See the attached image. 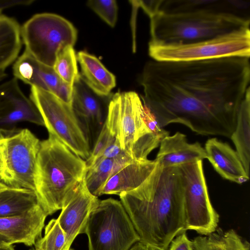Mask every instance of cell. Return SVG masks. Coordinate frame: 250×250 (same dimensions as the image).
I'll return each instance as SVG.
<instances>
[{"label":"cell","mask_w":250,"mask_h":250,"mask_svg":"<svg viewBox=\"0 0 250 250\" xmlns=\"http://www.w3.org/2000/svg\"><path fill=\"white\" fill-rule=\"evenodd\" d=\"M29 250H35V249L34 248H32V249H30Z\"/></svg>","instance_id":"40"},{"label":"cell","mask_w":250,"mask_h":250,"mask_svg":"<svg viewBox=\"0 0 250 250\" xmlns=\"http://www.w3.org/2000/svg\"><path fill=\"white\" fill-rule=\"evenodd\" d=\"M203 8L174 13L159 11L150 16L148 44H190L250 28L249 19Z\"/></svg>","instance_id":"4"},{"label":"cell","mask_w":250,"mask_h":250,"mask_svg":"<svg viewBox=\"0 0 250 250\" xmlns=\"http://www.w3.org/2000/svg\"><path fill=\"white\" fill-rule=\"evenodd\" d=\"M84 233L89 250H128L140 237L121 201L100 200L91 212Z\"/></svg>","instance_id":"7"},{"label":"cell","mask_w":250,"mask_h":250,"mask_svg":"<svg viewBox=\"0 0 250 250\" xmlns=\"http://www.w3.org/2000/svg\"><path fill=\"white\" fill-rule=\"evenodd\" d=\"M105 122L121 149L136 161L147 160L162 141L147 126L143 102L134 91L113 94Z\"/></svg>","instance_id":"5"},{"label":"cell","mask_w":250,"mask_h":250,"mask_svg":"<svg viewBox=\"0 0 250 250\" xmlns=\"http://www.w3.org/2000/svg\"><path fill=\"white\" fill-rule=\"evenodd\" d=\"M207 159L205 148L198 142L188 143L185 134L177 132L162 140L155 160L163 167L180 166Z\"/></svg>","instance_id":"15"},{"label":"cell","mask_w":250,"mask_h":250,"mask_svg":"<svg viewBox=\"0 0 250 250\" xmlns=\"http://www.w3.org/2000/svg\"><path fill=\"white\" fill-rule=\"evenodd\" d=\"M193 250H250V243L235 230L221 229L209 234L198 236L192 240Z\"/></svg>","instance_id":"22"},{"label":"cell","mask_w":250,"mask_h":250,"mask_svg":"<svg viewBox=\"0 0 250 250\" xmlns=\"http://www.w3.org/2000/svg\"><path fill=\"white\" fill-rule=\"evenodd\" d=\"M168 250H193V243L184 232L177 235L171 241Z\"/></svg>","instance_id":"32"},{"label":"cell","mask_w":250,"mask_h":250,"mask_svg":"<svg viewBox=\"0 0 250 250\" xmlns=\"http://www.w3.org/2000/svg\"><path fill=\"white\" fill-rule=\"evenodd\" d=\"M8 186L0 181V191L9 188Z\"/></svg>","instance_id":"38"},{"label":"cell","mask_w":250,"mask_h":250,"mask_svg":"<svg viewBox=\"0 0 250 250\" xmlns=\"http://www.w3.org/2000/svg\"><path fill=\"white\" fill-rule=\"evenodd\" d=\"M0 250H15L12 245L6 247L0 248Z\"/></svg>","instance_id":"37"},{"label":"cell","mask_w":250,"mask_h":250,"mask_svg":"<svg viewBox=\"0 0 250 250\" xmlns=\"http://www.w3.org/2000/svg\"><path fill=\"white\" fill-rule=\"evenodd\" d=\"M69 250H73V249H69Z\"/></svg>","instance_id":"42"},{"label":"cell","mask_w":250,"mask_h":250,"mask_svg":"<svg viewBox=\"0 0 250 250\" xmlns=\"http://www.w3.org/2000/svg\"><path fill=\"white\" fill-rule=\"evenodd\" d=\"M3 15L2 13H0V19L2 17Z\"/></svg>","instance_id":"39"},{"label":"cell","mask_w":250,"mask_h":250,"mask_svg":"<svg viewBox=\"0 0 250 250\" xmlns=\"http://www.w3.org/2000/svg\"><path fill=\"white\" fill-rule=\"evenodd\" d=\"M1 81V77H0V82Z\"/></svg>","instance_id":"41"},{"label":"cell","mask_w":250,"mask_h":250,"mask_svg":"<svg viewBox=\"0 0 250 250\" xmlns=\"http://www.w3.org/2000/svg\"><path fill=\"white\" fill-rule=\"evenodd\" d=\"M66 235L57 219H51L45 226L44 234L34 244L35 250H63Z\"/></svg>","instance_id":"26"},{"label":"cell","mask_w":250,"mask_h":250,"mask_svg":"<svg viewBox=\"0 0 250 250\" xmlns=\"http://www.w3.org/2000/svg\"><path fill=\"white\" fill-rule=\"evenodd\" d=\"M113 136L108 129L105 122L91 151L90 156L86 160V169L92 166L96 159L102 154L110 142Z\"/></svg>","instance_id":"28"},{"label":"cell","mask_w":250,"mask_h":250,"mask_svg":"<svg viewBox=\"0 0 250 250\" xmlns=\"http://www.w3.org/2000/svg\"><path fill=\"white\" fill-rule=\"evenodd\" d=\"M204 148L207 159L223 178L238 184L249 180L238 153L228 143L212 138L207 140Z\"/></svg>","instance_id":"16"},{"label":"cell","mask_w":250,"mask_h":250,"mask_svg":"<svg viewBox=\"0 0 250 250\" xmlns=\"http://www.w3.org/2000/svg\"><path fill=\"white\" fill-rule=\"evenodd\" d=\"M47 216L40 206L21 215L0 217V234L9 238L13 244L31 247L42 237Z\"/></svg>","instance_id":"14"},{"label":"cell","mask_w":250,"mask_h":250,"mask_svg":"<svg viewBox=\"0 0 250 250\" xmlns=\"http://www.w3.org/2000/svg\"><path fill=\"white\" fill-rule=\"evenodd\" d=\"M41 141L27 128L0 127V181L35 191L34 172Z\"/></svg>","instance_id":"6"},{"label":"cell","mask_w":250,"mask_h":250,"mask_svg":"<svg viewBox=\"0 0 250 250\" xmlns=\"http://www.w3.org/2000/svg\"><path fill=\"white\" fill-rule=\"evenodd\" d=\"M124 152V151L121 149L118 141L113 137L107 146L102 154L96 159L94 164L96 162L105 159L116 158Z\"/></svg>","instance_id":"31"},{"label":"cell","mask_w":250,"mask_h":250,"mask_svg":"<svg viewBox=\"0 0 250 250\" xmlns=\"http://www.w3.org/2000/svg\"><path fill=\"white\" fill-rule=\"evenodd\" d=\"M73 85L62 81L54 95L62 102L72 106Z\"/></svg>","instance_id":"33"},{"label":"cell","mask_w":250,"mask_h":250,"mask_svg":"<svg viewBox=\"0 0 250 250\" xmlns=\"http://www.w3.org/2000/svg\"><path fill=\"white\" fill-rule=\"evenodd\" d=\"M85 161L52 135L41 141L34 172L35 191L48 215L61 209L83 180Z\"/></svg>","instance_id":"3"},{"label":"cell","mask_w":250,"mask_h":250,"mask_svg":"<svg viewBox=\"0 0 250 250\" xmlns=\"http://www.w3.org/2000/svg\"><path fill=\"white\" fill-rule=\"evenodd\" d=\"M12 241L8 237L0 234V248L13 245Z\"/></svg>","instance_id":"36"},{"label":"cell","mask_w":250,"mask_h":250,"mask_svg":"<svg viewBox=\"0 0 250 250\" xmlns=\"http://www.w3.org/2000/svg\"><path fill=\"white\" fill-rule=\"evenodd\" d=\"M129 164L124 156L115 159H105L96 162L86 169L84 181L89 191L95 196L100 193L108 179L117 171Z\"/></svg>","instance_id":"23"},{"label":"cell","mask_w":250,"mask_h":250,"mask_svg":"<svg viewBox=\"0 0 250 250\" xmlns=\"http://www.w3.org/2000/svg\"><path fill=\"white\" fill-rule=\"evenodd\" d=\"M53 68L62 81L74 84L79 78L80 73L77 55L73 46H67L58 52Z\"/></svg>","instance_id":"25"},{"label":"cell","mask_w":250,"mask_h":250,"mask_svg":"<svg viewBox=\"0 0 250 250\" xmlns=\"http://www.w3.org/2000/svg\"><path fill=\"white\" fill-rule=\"evenodd\" d=\"M40 206L33 190L9 188L0 191V217L21 215Z\"/></svg>","instance_id":"21"},{"label":"cell","mask_w":250,"mask_h":250,"mask_svg":"<svg viewBox=\"0 0 250 250\" xmlns=\"http://www.w3.org/2000/svg\"><path fill=\"white\" fill-rule=\"evenodd\" d=\"M144 119L150 131L161 140L169 135V132L159 125L150 111L144 105Z\"/></svg>","instance_id":"30"},{"label":"cell","mask_w":250,"mask_h":250,"mask_svg":"<svg viewBox=\"0 0 250 250\" xmlns=\"http://www.w3.org/2000/svg\"><path fill=\"white\" fill-rule=\"evenodd\" d=\"M99 201L89 191L83 178L63 205L57 218L66 235L63 250H69L75 238L84 233L88 217Z\"/></svg>","instance_id":"13"},{"label":"cell","mask_w":250,"mask_h":250,"mask_svg":"<svg viewBox=\"0 0 250 250\" xmlns=\"http://www.w3.org/2000/svg\"><path fill=\"white\" fill-rule=\"evenodd\" d=\"M25 50L40 63L53 67L58 52L75 44L77 32L64 18L53 13L33 15L21 26Z\"/></svg>","instance_id":"8"},{"label":"cell","mask_w":250,"mask_h":250,"mask_svg":"<svg viewBox=\"0 0 250 250\" xmlns=\"http://www.w3.org/2000/svg\"><path fill=\"white\" fill-rule=\"evenodd\" d=\"M119 196L140 241L154 250H168L171 241L186 231L183 180L179 167H163L157 162L139 187Z\"/></svg>","instance_id":"2"},{"label":"cell","mask_w":250,"mask_h":250,"mask_svg":"<svg viewBox=\"0 0 250 250\" xmlns=\"http://www.w3.org/2000/svg\"><path fill=\"white\" fill-rule=\"evenodd\" d=\"M148 53L152 60L162 62L194 61L229 57L250 58V28L190 44H148Z\"/></svg>","instance_id":"10"},{"label":"cell","mask_w":250,"mask_h":250,"mask_svg":"<svg viewBox=\"0 0 250 250\" xmlns=\"http://www.w3.org/2000/svg\"><path fill=\"white\" fill-rule=\"evenodd\" d=\"M34 1V0H0V13L9 8L30 5Z\"/></svg>","instance_id":"34"},{"label":"cell","mask_w":250,"mask_h":250,"mask_svg":"<svg viewBox=\"0 0 250 250\" xmlns=\"http://www.w3.org/2000/svg\"><path fill=\"white\" fill-rule=\"evenodd\" d=\"M21 26L14 19L3 15L0 19V71L14 62L21 48Z\"/></svg>","instance_id":"20"},{"label":"cell","mask_w":250,"mask_h":250,"mask_svg":"<svg viewBox=\"0 0 250 250\" xmlns=\"http://www.w3.org/2000/svg\"><path fill=\"white\" fill-rule=\"evenodd\" d=\"M41 75L46 90L54 94L62 80L52 67L43 64L41 66Z\"/></svg>","instance_id":"29"},{"label":"cell","mask_w":250,"mask_h":250,"mask_svg":"<svg viewBox=\"0 0 250 250\" xmlns=\"http://www.w3.org/2000/svg\"><path fill=\"white\" fill-rule=\"evenodd\" d=\"M87 6L111 27H114L117 19L118 6L114 0H90Z\"/></svg>","instance_id":"27"},{"label":"cell","mask_w":250,"mask_h":250,"mask_svg":"<svg viewBox=\"0 0 250 250\" xmlns=\"http://www.w3.org/2000/svg\"><path fill=\"white\" fill-rule=\"evenodd\" d=\"M113 94L97 95L79 78L73 84L72 107L87 137L91 151L106 120Z\"/></svg>","instance_id":"12"},{"label":"cell","mask_w":250,"mask_h":250,"mask_svg":"<svg viewBox=\"0 0 250 250\" xmlns=\"http://www.w3.org/2000/svg\"><path fill=\"white\" fill-rule=\"evenodd\" d=\"M157 164L155 159H147L134 161L127 164L108 179L102 189L100 196L103 194L119 195L136 189L150 176Z\"/></svg>","instance_id":"17"},{"label":"cell","mask_w":250,"mask_h":250,"mask_svg":"<svg viewBox=\"0 0 250 250\" xmlns=\"http://www.w3.org/2000/svg\"><path fill=\"white\" fill-rule=\"evenodd\" d=\"M29 98L40 112L49 134L75 154L86 160L91 148L72 106L53 93L36 87H31Z\"/></svg>","instance_id":"9"},{"label":"cell","mask_w":250,"mask_h":250,"mask_svg":"<svg viewBox=\"0 0 250 250\" xmlns=\"http://www.w3.org/2000/svg\"><path fill=\"white\" fill-rule=\"evenodd\" d=\"M128 250H154L153 249L139 241L134 244Z\"/></svg>","instance_id":"35"},{"label":"cell","mask_w":250,"mask_h":250,"mask_svg":"<svg viewBox=\"0 0 250 250\" xmlns=\"http://www.w3.org/2000/svg\"><path fill=\"white\" fill-rule=\"evenodd\" d=\"M182 174L186 230L207 235L217 229L219 215L210 202L203 162L179 167Z\"/></svg>","instance_id":"11"},{"label":"cell","mask_w":250,"mask_h":250,"mask_svg":"<svg viewBox=\"0 0 250 250\" xmlns=\"http://www.w3.org/2000/svg\"><path fill=\"white\" fill-rule=\"evenodd\" d=\"M42 64L24 50L13 63L12 71L14 78L21 81L31 87L46 90L41 76Z\"/></svg>","instance_id":"24"},{"label":"cell","mask_w":250,"mask_h":250,"mask_svg":"<svg viewBox=\"0 0 250 250\" xmlns=\"http://www.w3.org/2000/svg\"><path fill=\"white\" fill-rule=\"evenodd\" d=\"M249 58L149 61L141 79L143 105L162 127L179 123L200 135L230 138L250 88Z\"/></svg>","instance_id":"1"},{"label":"cell","mask_w":250,"mask_h":250,"mask_svg":"<svg viewBox=\"0 0 250 250\" xmlns=\"http://www.w3.org/2000/svg\"><path fill=\"white\" fill-rule=\"evenodd\" d=\"M77 58L81 66L80 78L94 92L101 96L110 95L116 85V79L94 56L80 51Z\"/></svg>","instance_id":"18"},{"label":"cell","mask_w":250,"mask_h":250,"mask_svg":"<svg viewBox=\"0 0 250 250\" xmlns=\"http://www.w3.org/2000/svg\"><path fill=\"white\" fill-rule=\"evenodd\" d=\"M245 169L250 176V88L239 106L236 125L230 137Z\"/></svg>","instance_id":"19"}]
</instances>
